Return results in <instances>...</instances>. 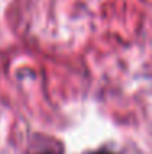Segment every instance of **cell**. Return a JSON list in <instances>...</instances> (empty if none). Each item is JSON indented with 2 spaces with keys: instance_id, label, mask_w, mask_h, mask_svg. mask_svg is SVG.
<instances>
[{
  "instance_id": "cell-1",
  "label": "cell",
  "mask_w": 152,
  "mask_h": 154,
  "mask_svg": "<svg viewBox=\"0 0 152 154\" xmlns=\"http://www.w3.org/2000/svg\"><path fill=\"white\" fill-rule=\"evenodd\" d=\"M95 154H113V152H108V151H100V152H95Z\"/></svg>"
}]
</instances>
